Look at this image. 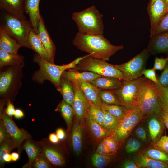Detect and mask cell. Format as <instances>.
Segmentation results:
<instances>
[{
    "mask_svg": "<svg viewBox=\"0 0 168 168\" xmlns=\"http://www.w3.org/2000/svg\"><path fill=\"white\" fill-rule=\"evenodd\" d=\"M72 43L79 50L88 53L91 56L106 61L124 48L122 45L112 44L103 35L84 34L79 32Z\"/></svg>",
    "mask_w": 168,
    "mask_h": 168,
    "instance_id": "6da1fadb",
    "label": "cell"
},
{
    "mask_svg": "<svg viewBox=\"0 0 168 168\" xmlns=\"http://www.w3.org/2000/svg\"><path fill=\"white\" fill-rule=\"evenodd\" d=\"M86 56L79 57L70 63L58 65L41 58L37 54H34L33 60L39 65V69L33 74L32 79L35 82L43 84L45 80L50 82L59 91L62 75L66 70L74 68L79 61Z\"/></svg>",
    "mask_w": 168,
    "mask_h": 168,
    "instance_id": "7a4b0ae2",
    "label": "cell"
},
{
    "mask_svg": "<svg viewBox=\"0 0 168 168\" xmlns=\"http://www.w3.org/2000/svg\"><path fill=\"white\" fill-rule=\"evenodd\" d=\"M1 18L0 29L6 32L21 46L31 49L28 41L30 31L33 29L30 21L3 12Z\"/></svg>",
    "mask_w": 168,
    "mask_h": 168,
    "instance_id": "3957f363",
    "label": "cell"
},
{
    "mask_svg": "<svg viewBox=\"0 0 168 168\" xmlns=\"http://www.w3.org/2000/svg\"><path fill=\"white\" fill-rule=\"evenodd\" d=\"M103 17L94 5L72 14V18L77 25L78 32L84 34L103 35Z\"/></svg>",
    "mask_w": 168,
    "mask_h": 168,
    "instance_id": "277c9868",
    "label": "cell"
},
{
    "mask_svg": "<svg viewBox=\"0 0 168 168\" xmlns=\"http://www.w3.org/2000/svg\"><path fill=\"white\" fill-rule=\"evenodd\" d=\"M145 115H161L162 112L155 83L145 77L136 98V105Z\"/></svg>",
    "mask_w": 168,
    "mask_h": 168,
    "instance_id": "5b68a950",
    "label": "cell"
},
{
    "mask_svg": "<svg viewBox=\"0 0 168 168\" xmlns=\"http://www.w3.org/2000/svg\"><path fill=\"white\" fill-rule=\"evenodd\" d=\"M24 65L0 68V97L10 100L16 95L22 86V68Z\"/></svg>",
    "mask_w": 168,
    "mask_h": 168,
    "instance_id": "8992f818",
    "label": "cell"
},
{
    "mask_svg": "<svg viewBox=\"0 0 168 168\" xmlns=\"http://www.w3.org/2000/svg\"><path fill=\"white\" fill-rule=\"evenodd\" d=\"M75 69L96 73L103 77H112L124 80L121 72L115 65L106 61L92 57L88 54L81 60L74 68Z\"/></svg>",
    "mask_w": 168,
    "mask_h": 168,
    "instance_id": "52a82bcc",
    "label": "cell"
},
{
    "mask_svg": "<svg viewBox=\"0 0 168 168\" xmlns=\"http://www.w3.org/2000/svg\"><path fill=\"white\" fill-rule=\"evenodd\" d=\"M150 55L146 48L128 62L115 65L122 74L124 78L123 80L129 81L142 77Z\"/></svg>",
    "mask_w": 168,
    "mask_h": 168,
    "instance_id": "ba28073f",
    "label": "cell"
},
{
    "mask_svg": "<svg viewBox=\"0 0 168 168\" xmlns=\"http://www.w3.org/2000/svg\"><path fill=\"white\" fill-rule=\"evenodd\" d=\"M137 107L128 109L124 117L111 136L121 143L130 134L136 125L147 117Z\"/></svg>",
    "mask_w": 168,
    "mask_h": 168,
    "instance_id": "9c48e42d",
    "label": "cell"
},
{
    "mask_svg": "<svg viewBox=\"0 0 168 168\" xmlns=\"http://www.w3.org/2000/svg\"><path fill=\"white\" fill-rule=\"evenodd\" d=\"M145 77L129 81L122 80L121 86L111 90L119 98L122 105L129 109L136 106V98L140 85Z\"/></svg>",
    "mask_w": 168,
    "mask_h": 168,
    "instance_id": "30bf717a",
    "label": "cell"
},
{
    "mask_svg": "<svg viewBox=\"0 0 168 168\" xmlns=\"http://www.w3.org/2000/svg\"><path fill=\"white\" fill-rule=\"evenodd\" d=\"M147 11L150 22V31L168 12V4L166 0H150Z\"/></svg>",
    "mask_w": 168,
    "mask_h": 168,
    "instance_id": "8fae6325",
    "label": "cell"
},
{
    "mask_svg": "<svg viewBox=\"0 0 168 168\" xmlns=\"http://www.w3.org/2000/svg\"><path fill=\"white\" fill-rule=\"evenodd\" d=\"M71 82L75 94L72 107L77 119H79L84 118L88 110L89 103L86 96L79 88L77 81Z\"/></svg>",
    "mask_w": 168,
    "mask_h": 168,
    "instance_id": "7c38bea8",
    "label": "cell"
},
{
    "mask_svg": "<svg viewBox=\"0 0 168 168\" xmlns=\"http://www.w3.org/2000/svg\"><path fill=\"white\" fill-rule=\"evenodd\" d=\"M150 38L147 48L151 55L168 53V31L156 34Z\"/></svg>",
    "mask_w": 168,
    "mask_h": 168,
    "instance_id": "4fadbf2b",
    "label": "cell"
},
{
    "mask_svg": "<svg viewBox=\"0 0 168 168\" xmlns=\"http://www.w3.org/2000/svg\"><path fill=\"white\" fill-rule=\"evenodd\" d=\"M1 119L5 128L11 137L19 146L24 140L30 138V135L26 131L19 128L5 112L2 114Z\"/></svg>",
    "mask_w": 168,
    "mask_h": 168,
    "instance_id": "5bb4252c",
    "label": "cell"
},
{
    "mask_svg": "<svg viewBox=\"0 0 168 168\" xmlns=\"http://www.w3.org/2000/svg\"><path fill=\"white\" fill-rule=\"evenodd\" d=\"M38 34L48 52L51 63H54L56 47L45 27L41 15L40 17Z\"/></svg>",
    "mask_w": 168,
    "mask_h": 168,
    "instance_id": "9a60e30c",
    "label": "cell"
},
{
    "mask_svg": "<svg viewBox=\"0 0 168 168\" xmlns=\"http://www.w3.org/2000/svg\"><path fill=\"white\" fill-rule=\"evenodd\" d=\"M85 124L84 118L77 119L72 129V142L74 152L79 155L82 150L83 134Z\"/></svg>",
    "mask_w": 168,
    "mask_h": 168,
    "instance_id": "2e32d148",
    "label": "cell"
},
{
    "mask_svg": "<svg viewBox=\"0 0 168 168\" xmlns=\"http://www.w3.org/2000/svg\"><path fill=\"white\" fill-rule=\"evenodd\" d=\"M0 8L3 12L26 19L24 14V0H0Z\"/></svg>",
    "mask_w": 168,
    "mask_h": 168,
    "instance_id": "e0dca14e",
    "label": "cell"
},
{
    "mask_svg": "<svg viewBox=\"0 0 168 168\" xmlns=\"http://www.w3.org/2000/svg\"><path fill=\"white\" fill-rule=\"evenodd\" d=\"M40 0H24L25 13L28 14L33 30L38 34L41 14L39 11Z\"/></svg>",
    "mask_w": 168,
    "mask_h": 168,
    "instance_id": "ac0fdd59",
    "label": "cell"
},
{
    "mask_svg": "<svg viewBox=\"0 0 168 168\" xmlns=\"http://www.w3.org/2000/svg\"><path fill=\"white\" fill-rule=\"evenodd\" d=\"M148 116L147 123L149 135L153 143H155L161 137L164 123L161 115L152 114Z\"/></svg>",
    "mask_w": 168,
    "mask_h": 168,
    "instance_id": "d6986e66",
    "label": "cell"
},
{
    "mask_svg": "<svg viewBox=\"0 0 168 168\" xmlns=\"http://www.w3.org/2000/svg\"><path fill=\"white\" fill-rule=\"evenodd\" d=\"M85 125L91 136L99 140L111 135L112 132L104 128L96 122L87 112L84 117Z\"/></svg>",
    "mask_w": 168,
    "mask_h": 168,
    "instance_id": "ffe728a7",
    "label": "cell"
},
{
    "mask_svg": "<svg viewBox=\"0 0 168 168\" xmlns=\"http://www.w3.org/2000/svg\"><path fill=\"white\" fill-rule=\"evenodd\" d=\"M80 89L89 102L97 107L100 108L102 101L99 95V89L90 82L86 81H77Z\"/></svg>",
    "mask_w": 168,
    "mask_h": 168,
    "instance_id": "44dd1931",
    "label": "cell"
},
{
    "mask_svg": "<svg viewBox=\"0 0 168 168\" xmlns=\"http://www.w3.org/2000/svg\"><path fill=\"white\" fill-rule=\"evenodd\" d=\"M99 90H113L119 87L122 84V80L108 77L102 76L89 82Z\"/></svg>",
    "mask_w": 168,
    "mask_h": 168,
    "instance_id": "7402d4cb",
    "label": "cell"
},
{
    "mask_svg": "<svg viewBox=\"0 0 168 168\" xmlns=\"http://www.w3.org/2000/svg\"><path fill=\"white\" fill-rule=\"evenodd\" d=\"M28 41L32 49L36 52L41 58L51 63L47 50L38 34L33 29L30 31L29 34Z\"/></svg>",
    "mask_w": 168,
    "mask_h": 168,
    "instance_id": "603a6c76",
    "label": "cell"
},
{
    "mask_svg": "<svg viewBox=\"0 0 168 168\" xmlns=\"http://www.w3.org/2000/svg\"><path fill=\"white\" fill-rule=\"evenodd\" d=\"M21 47L15 40L0 29V49L8 53L17 54Z\"/></svg>",
    "mask_w": 168,
    "mask_h": 168,
    "instance_id": "cb8c5ba5",
    "label": "cell"
},
{
    "mask_svg": "<svg viewBox=\"0 0 168 168\" xmlns=\"http://www.w3.org/2000/svg\"><path fill=\"white\" fill-rule=\"evenodd\" d=\"M62 77L71 81H77L89 82L90 81L102 76L91 72L85 71L79 72L74 70L69 69L67 71H64Z\"/></svg>",
    "mask_w": 168,
    "mask_h": 168,
    "instance_id": "d4e9b609",
    "label": "cell"
},
{
    "mask_svg": "<svg viewBox=\"0 0 168 168\" xmlns=\"http://www.w3.org/2000/svg\"><path fill=\"white\" fill-rule=\"evenodd\" d=\"M133 161L138 168H168V163L151 158L142 153L135 157Z\"/></svg>",
    "mask_w": 168,
    "mask_h": 168,
    "instance_id": "484cf974",
    "label": "cell"
},
{
    "mask_svg": "<svg viewBox=\"0 0 168 168\" xmlns=\"http://www.w3.org/2000/svg\"><path fill=\"white\" fill-rule=\"evenodd\" d=\"M24 57L18 54L8 53L0 49V67L24 65Z\"/></svg>",
    "mask_w": 168,
    "mask_h": 168,
    "instance_id": "4316f807",
    "label": "cell"
},
{
    "mask_svg": "<svg viewBox=\"0 0 168 168\" xmlns=\"http://www.w3.org/2000/svg\"><path fill=\"white\" fill-rule=\"evenodd\" d=\"M63 100L72 106L74 99V91L72 82L66 78L61 76L60 90Z\"/></svg>",
    "mask_w": 168,
    "mask_h": 168,
    "instance_id": "83f0119b",
    "label": "cell"
},
{
    "mask_svg": "<svg viewBox=\"0 0 168 168\" xmlns=\"http://www.w3.org/2000/svg\"><path fill=\"white\" fill-rule=\"evenodd\" d=\"M42 153L44 158L54 165L60 166L64 164V160L61 154L52 147H44L43 149Z\"/></svg>",
    "mask_w": 168,
    "mask_h": 168,
    "instance_id": "f1b7e54d",
    "label": "cell"
},
{
    "mask_svg": "<svg viewBox=\"0 0 168 168\" xmlns=\"http://www.w3.org/2000/svg\"><path fill=\"white\" fill-rule=\"evenodd\" d=\"M100 108L101 110L106 111L113 116L121 119L124 117L128 109L123 105H108L102 102Z\"/></svg>",
    "mask_w": 168,
    "mask_h": 168,
    "instance_id": "f546056e",
    "label": "cell"
},
{
    "mask_svg": "<svg viewBox=\"0 0 168 168\" xmlns=\"http://www.w3.org/2000/svg\"><path fill=\"white\" fill-rule=\"evenodd\" d=\"M59 109L66 123L68 130L70 129L74 114L72 106L66 103L63 99L59 105Z\"/></svg>",
    "mask_w": 168,
    "mask_h": 168,
    "instance_id": "4dcf8cb0",
    "label": "cell"
},
{
    "mask_svg": "<svg viewBox=\"0 0 168 168\" xmlns=\"http://www.w3.org/2000/svg\"><path fill=\"white\" fill-rule=\"evenodd\" d=\"M99 95L103 103L108 105H122L119 98L111 90H99Z\"/></svg>",
    "mask_w": 168,
    "mask_h": 168,
    "instance_id": "1f68e13d",
    "label": "cell"
},
{
    "mask_svg": "<svg viewBox=\"0 0 168 168\" xmlns=\"http://www.w3.org/2000/svg\"><path fill=\"white\" fill-rule=\"evenodd\" d=\"M162 111L168 113V87H164L158 82L155 83Z\"/></svg>",
    "mask_w": 168,
    "mask_h": 168,
    "instance_id": "d6a6232c",
    "label": "cell"
},
{
    "mask_svg": "<svg viewBox=\"0 0 168 168\" xmlns=\"http://www.w3.org/2000/svg\"><path fill=\"white\" fill-rule=\"evenodd\" d=\"M17 142L11 137L0 143V166H3L5 161L3 159L4 155L9 153L13 149L19 147Z\"/></svg>",
    "mask_w": 168,
    "mask_h": 168,
    "instance_id": "836d02e7",
    "label": "cell"
},
{
    "mask_svg": "<svg viewBox=\"0 0 168 168\" xmlns=\"http://www.w3.org/2000/svg\"><path fill=\"white\" fill-rule=\"evenodd\" d=\"M29 158V165L31 166L35 158L40 154V150L39 147L34 142L27 140L23 145Z\"/></svg>",
    "mask_w": 168,
    "mask_h": 168,
    "instance_id": "e575fe53",
    "label": "cell"
},
{
    "mask_svg": "<svg viewBox=\"0 0 168 168\" xmlns=\"http://www.w3.org/2000/svg\"><path fill=\"white\" fill-rule=\"evenodd\" d=\"M142 153L152 159L168 163V154L158 148L154 147L149 149Z\"/></svg>",
    "mask_w": 168,
    "mask_h": 168,
    "instance_id": "d590c367",
    "label": "cell"
},
{
    "mask_svg": "<svg viewBox=\"0 0 168 168\" xmlns=\"http://www.w3.org/2000/svg\"><path fill=\"white\" fill-rule=\"evenodd\" d=\"M102 110L105 114L102 127L112 133L119 126L121 119L113 116L106 111Z\"/></svg>",
    "mask_w": 168,
    "mask_h": 168,
    "instance_id": "8d00e7d4",
    "label": "cell"
},
{
    "mask_svg": "<svg viewBox=\"0 0 168 168\" xmlns=\"http://www.w3.org/2000/svg\"><path fill=\"white\" fill-rule=\"evenodd\" d=\"M114 156L104 155L95 153L92 156V164L96 168H105L111 162Z\"/></svg>",
    "mask_w": 168,
    "mask_h": 168,
    "instance_id": "74e56055",
    "label": "cell"
},
{
    "mask_svg": "<svg viewBox=\"0 0 168 168\" xmlns=\"http://www.w3.org/2000/svg\"><path fill=\"white\" fill-rule=\"evenodd\" d=\"M89 107L87 113L96 122L102 126L105 118L104 113L100 108L89 102Z\"/></svg>",
    "mask_w": 168,
    "mask_h": 168,
    "instance_id": "f35d334b",
    "label": "cell"
},
{
    "mask_svg": "<svg viewBox=\"0 0 168 168\" xmlns=\"http://www.w3.org/2000/svg\"><path fill=\"white\" fill-rule=\"evenodd\" d=\"M166 31H168V12L160 20L154 29L150 31V37Z\"/></svg>",
    "mask_w": 168,
    "mask_h": 168,
    "instance_id": "ab89813d",
    "label": "cell"
},
{
    "mask_svg": "<svg viewBox=\"0 0 168 168\" xmlns=\"http://www.w3.org/2000/svg\"><path fill=\"white\" fill-rule=\"evenodd\" d=\"M140 141L134 138H131L127 141L125 149L127 153H132L138 151L141 147Z\"/></svg>",
    "mask_w": 168,
    "mask_h": 168,
    "instance_id": "60d3db41",
    "label": "cell"
},
{
    "mask_svg": "<svg viewBox=\"0 0 168 168\" xmlns=\"http://www.w3.org/2000/svg\"><path fill=\"white\" fill-rule=\"evenodd\" d=\"M102 141L110 149L116 152L118 150L119 143L113 137L110 135L102 139Z\"/></svg>",
    "mask_w": 168,
    "mask_h": 168,
    "instance_id": "b9f144b4",
    "label": "cell"
},
{
    "mask_svg": "<svg viewBox=\"0 0 168 168\" xmlns=\"http://www.w3.org/2000/svg\"><path fill=\"white\" fill-rule=\"evenodd\" d=\"M153 146L161 149L168 154V136H162L156 142L153 143Z\"/></svg>",
    "mask_w": 168,
    "mask_h": 168,
    "instance_id": "7bdbcfd3",
    "label": "cell"
},
{
    "mask_svg": "<svg viewBox=\"0 0 168 168\" xmlns=\"http://www.w3.org/2000/svg\"><path fill=\"white\" fill-rule=\"evenodd\" d=\"M42 155L40 154L34 160L32 165L36 168H48L50 166V165Z\"/></svg>",
    "mask_w": 168,
    "mask_h": 168,
    "instance_id": "ee69618b",
    "label": "cell"
},
{
    "mask_svg": "<svg viewBox=\"0 0 168 168\" xmlns=\"http://www.w3.org/2000/svg\"><path fill=\"white\" fill-rule=\"evenodd\" d=\"M96 153L107 156H113L116 154V152L110 149L102 141L99 143Z\"/></svg>",
    "mask_w": 168,
    "mask_h": 168,
    "instance_id": "f6af8a7d",
    "label": "cell"
},
{
    "mask_svg": "<svg viewBox=\"0 0 168 168\" xmlns=\"http://www.w3.org/2000/svg\"><path fill=\"white\" fill-rule=\"evenodd\" d=\"M159 83L164 87H168V61L158 78Z\"/></svg>",
    "mask_w": 168,
    "mask_h": 168,
    "instance_id": "bcb514c9",
    "label": "cell"
},
{
    "mask_svg": "<svg viewBox=\"0 0 168 168\" xmlns=\"http://www.w3.org/2000/svg\"><path fill=\"white\" fill-rule=\"evenodd\" d=\"M168 61V56L166 58H159L156 57L154 59L153 68L156 70H162L164 69Z\"/></svg>",
    "mask_w": 168,
    "mask_h": 168,
    "instance_id": "7dc6e473",
    "label": "cell"
},
{
    "mask_svg": "<svg viewBox=\"0 0 168 168\" xmlns=\"http://www.w3.org/2000/svg\"><path fill=\"white\" fill-rule=\"evenodd\" d=\"M143 75L146 78L150 80L155 83L158 82L157 79L155 70L153 68L149 69H145L143 72Z\"/></svg>",
    "mask_w": 168,
    "mask_h": 168,
    "instance_id": "c3c4849f",
    "label": "cell"
},
{
    "mask_svg": "<svg viewBox=\"0 0 168 168\" xmlns=\"http://www.w3.org/2000/svg\"><path fill=\"white\" fill-rule=\"evenodd\" d=\"M135 133L139 139L147 142L148 138L146 130L142 126L138 127L135 129Z\"/></svg>",
    "mask_w": 168,
    "mask_h": 168,
    "instance_id": "681fc988",
    "label": "cell"
},
{
    "mask_svg": "<svg viewBox=\"0 0 168 168\" xmlns=\"http://www.w3.org/2000/svg\"><path fill=\"white\" fill-rule=\"evenodd\" d=\"M11 137L2 120L0 124V143H1Z\"/></svg>",
    "mask_w": 168,
    "mask_h": 168,
    "instance_id": "f907efd6",
    "label": "cell"
},
{
    "mask_svg": "<svg viewBox=\"0 0 168 168\" xmlns=\"http://www.w3.org/2000/svg\"><path fill=\"white\" fill-rule=\"evenodd\" d=\"M15 109L13 104L8 100L7 107L5 110L6 114L10 117L14 115Z\"/></svg>",
    "mask_w": 168,
    "mask_h": 168,
    "instance_id": "816d5d0a",
    "label": "cell"
},
{
    "mask_svg": "<svg viewBox=\"0 0 168 168\" xmlns=\"http://www.w3.org/2000/svg\"><path fill=\"white\" fill-rule=\"evenodd\" d=\"M122 167L124 168H138L137 164L134 161L129 160L125 161L122 166Z\"/></svg>",
    "mask_w": 168,
    "mask_h": 168,
    "instance_id": "f5cc1de1",
    "label": "cell"
},
{
    "mask_svg": "<svg viewBox=\"0 0 168 168\" xmlns=\"http://www.w3.org/2000/svg\"><path fill=\"white\" fill-rule=\"evenodd\" d=\"M56 134L60 140H63L65 137V132L61 128H59L56 130Z\"/></svg>",
    "mask_w": 168,
    "mask_h": 168,
    "instance_id": "db71d44e",
    "label": "cell"
},
{
    "mask_svg": "<svg viewBox=\"0 0 168 168\" xmlns=\"http://www.w3.org/2000/svg\"><path fill=\"white\" fill-rule=\"evenodd\" d=\"M161 115L164 124L168 130V113L162 111Z\"/></svg>",
    "mask_w": 168,
    "mask_h": 168,
    "instance_id": "11a10c76",
    "label": "cell"
},
{
    "mask_svg": "<svg viewBox=\"0 0 168 168\" xmlns=\"http://www.w3.org/2000/svg\"><path fill=\"white\" fill-rule=\"evenodd\" d=\"M49 139L51 142L54 144L58 143L60 140L54 133H51L49 135Z\"/></svg>",
    "mask_w": 168,
    "mask_h": 168,
    "instance_id": "9f6ffc18",
    "label": "cell"
},
{
    "mask_svg": "<svg viewBox=\"0 0 168 168\" xmlns=\"http://www.w3.org/2000/svg\"><path fill=\"white\" fill-rule=\"evenodd\" d=\"M14 115L17 119H20L24 116V114L23 111L20 109H15Z\"/></svg>",
    "mask_w": 168,
    "mask_h": 168,
    "instance_id": "6f0895ef",
    "label": "cell"
},
{
    "mask_svg": "<svg viewBox=\"0 0 168 168\" xmlns=\"http://www.w3.org/2000/svg\"><path fill=\"white\" fill-rule=\"evenodd\" d=\"M3 159L5 162H9L12 161L11 154L9 153L5 154L3 156Z\"/></svg>",
    "mask_w": 168,
    "mask_h": 168,
    "instance_id": "680465c9",
    "label": "cell"
},
{
    "mask_svg": "<svg viewBox=\"0 0 168 168\" xmlns=\"http://www.w3.org/2000/svg\"><path fill=\"white\" fill-rule=\"evenodd\" d=\"M12 161H16L19 158V154L16 152H13L11 154Z\"/></svg>",
    "mask_w": 168,
    "mask_h": 168,
    "instance_id": "91938a15",
    "label": "cell"
},
{
    "mask_svg": "<svg viewBox=\"0 0 168 168\" xmlns=\"http://www.w3.org/2000/svg\"><path fill=\"white\" fill-rule=\"evenodd\" d=\"M168 4V0H166Z\"/></svg>",
    "mask_w": 168,
    "mask_h": 168,
    "instance_id": "94428289",
    "label": "cell"
}]
</instances>
